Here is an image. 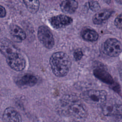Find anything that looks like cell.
<instances>
[{
	"label": "cell",
	"mask_w": 122,
	"mask_h": 122,
	"mask_svg": "<svg viewBox=\"0 0 122 122\" xmlns=\"http://www.w3.org/2000/svg\"><path fill=\"white\" fill-rule=\"evenodd\" d=\"M56 108L61 115L78 120L86 118L88 114L86 105L73 94L63 96L58 102Z\"/></svg>",
	"instance_id": "cell-1"
},
{
	"label": "cell",
	"mask_w": 122,
	"mask_h": 122,
	"mask_svg": "<svg viewBox=\"0 0 122 122\" xmlns=\"http://www.w3.org/2000/svg\"><path fill=\"white\" fill-rule=\"evenodd\" d=\"M49 62L53 73L58 77L66 76L71 66L70 57L62 51L53 53L50 58Z\"/></svg>",
	"instance_id": "cell-2"
},
{
	"label": "cell",
	"mask_w": 122,
	"mask_h": 122,
	"mask_svg": "<svg viewBox=\"0 0 122 122\" xmlns=\"http://www.w3.org/2000/svg\"><path fill=\"white\" fill-rule=\"evenodd\" d=\"M81 97L89 103L102 105L106 101L107 93L104 90L90 89L84 91Z\"/></svg>",
	"instance_id": "cell-3"
},
{
	"label": "cell",
	"mask_w": 122,
	"mask_h": 122,
	"mask_svg": "<svg viewBox=\"0 0 122 122\" xmlns=\"http://www.w3.org/2000/svg\"><path fill=\"white\" fill-rule=\"evenodd\" d=\"M102 112L106 116L122 118V102L111 100L101 105Z\"/></svg>",
	"instance_id": "cell-4"
},
{
	"label": "cell",
	"mask_w": 122,
	"mask_h": 122,
	"mask_svg": "<svg viewBox=\"0 0 122 122\" xmlns=\"http://www.w3.org/2000/svg\"><path fill=\"white\" fill-rule=\"evenodd\" d=\"M37 35L39 40L45 48L51 49L53 47L55 44L54 37L48 27L45 25L39 26Z\"/></svg>",
	"instance_id": "cell-5"
},
{
	"label": "cell",
	"mask_w": 122,
	"mask_h": 122,
	"mask_svg": "<svg viewBox=\"0 0 122 122\" xmlns=\"http://www.w3.org/2000/svg\"><path fill=\"white\" fill-rule=\"evenodd\" d=\"M103 51L110 57H117L122 52V44L115 38H109L104 42L103 46Z\"/></svg>",
	"instance_id": "cell-6"
},
{
	"label": "cell",
	"mask_w": 122,
	"mask_h": 122,
	"mask_svg": "<svg viewBox=\"0 0 122 122\" xmlns=\"http://www.w3.org/2000/svg\"><path fill=\"white\" fill-rule=\"evenodd\" d=\"M6 62L10 68L17 71H23L26 65L24 57L19 51L14 52L7 57Z\"/></svg>",
	"instance_id": "cell-7"
},
{
	"label": "cell",
	"mask_w": 122,
	"mask_h": 122,
	"mask_svg": "<svg viewBox=\"0 0 122 122\" xmlns=\"http://www.w3.org/2000/svg\"><path fill=\"white\" fill-rule=\"evenodd\" d=\"M38 77L32 74L25 73L17 77L15 80L16 84L20 88L34 86L38 83Z\"/></svg>",
	"instance_id": "cell-8"
},
{
	"label": "cell",
	"mask_w": 122,
	"mask_h": 122,
	"mask_svg": "<svg viewBox=\"0 0 122 122\" xmlns=\"http://www.w3.org/2000/svg\"><path fill=\"white\" fill-rule=\"evenodd\" d=\"M49 23L53 28L60 29L65 28L73 22V19L70 16L64 14H59L51 17L49 20Z\"/></svg>",
	"instance_id": "cell-9"
},
{
	"label": "cell",
	"mask_w": 122,
	"mask_h": 122,
	"mask_svg": "<svg viewBox=\"0 0 122 122\" xmlns=\"http://www.w3.org/2000/svg\"><path fill=\"white\" fill-rule=\"evenodd\" d=\"M2 120L3 122H21V116L20 113L13 107L6 108L2 115Z\"/></svg>",
	"instance_id": "cell-10"
},
{
	"label": "cell",
	"mask_w": 122,
	"mask_h": 122,
	"mask_svg": "<svg viewBox=\"0 0 122 122\" xmlns=\"http://www.w3.org/2000/svg\"><path fill=\"white\" fill-rule=\"evenodd\" d=\"M0 51L6 58L14 52L19 51L12 42L5 38H2L0 40Z\"/></svg>",
	"instance_id": "cell-11"
},
{
	"label": "cell",
	"mask_w": 122,
	"mask_h": 122,
	"mask_svg": "<svg viewBox=\"0 0 122 122\" xmlns=\"http://www.w3.org/2000/svg\"><path fill=\"white\" fill-rule=\"evenodd\" d=\"M79 6L77 0H61L60 6L61 11L65 13H74Z\"/></svg>",
	"instance_id": "cell-12"
},
{
	"label": "cell",
	"mask_w": 122,
	"mask_h": 122,
	"mask_svg": "<svg viewBox=\"0 0 122 122\" xmlns=\"http://www.w3.org/2000/svg\"><path fill=\"white\" fill-rule=\"evenodd\" d=\"M10 33L12 38L17 42H21L26 38L24 30L17 25H12L10 26Z\"/></svg>",
	"instance_id": "cell-13"
},
{
	"label": "cell",
	"mask_w": 122,
	"mask_h": 122,
	"mask_svg": "<svg viewBox=\"0 0 122 122\" xmlns=\"http://www.w3.org/2000/svg\"><path fill=\"white\" fill-rule=\"evenodd\" d=\"M93 73L95 77L104 83L108 84H112L114 83L112 76L102 68H97L95 69L93 71Z\"/></svg>",
	"instance_id": "cell-14"
},
{
	"label": "cell",
	"mask_w": 122,
	"mask_h": 122,
	"mask_svg": "<svg viewBox=\"0 0 122 122\" xmlns=\"http://www.w3.org/2000/svg\"><path fill=\"white\" fill-rule=\"evenodd\" d=\"M113 11L111 10H104L95 13L92 19L94 24L99 25L108 20L112 15Z\"/></svg>",
	"instance_id": "cell-15"
},
{
	"label": "cell",
	"mask_w": 122,
	"mask_h": 122,
	"mask_svg": "<svg viewBox=\"0 0 122 122\" xmlns=\"http://www.w3.org/2000/svg\"><path fill=\"white\" fill-rule=\"evenodd\" d=\"M82 38L87 41L94 42L99 38V34L96 31L91 29H85L81 33Z\"/></svg>",
	"instance_id": "cell-16"
},
{
	"label": "cell",
	"mask_w": 122,
	"mask_h": 122,
	"mask_svg": "<svg viewBox=\"0 0 122 122\" xmlns=\"http://www.w3.org/2000/svg\"><path fill=\"white\" fill-rule=\"evenodd\" d=\"M28 11L32 14L37 12L40 8L39 0H22Z\"/></svg>",
	"instance_id": "cell-17"
},
{
	"label": "cell",
	"mask_w": 122,
	"mask_h": 122,
	"mask_svg": "<svg viewBox=\"0 0 122 122\" xmlns=\"http://www.w3.org/2000/svg\"><path fill=\"white\" fill-rule=\"evenodd\" d=\"M87 7L92 11L96 12L100 10V5L99 3L95 0H90L87 3Z\"/></svg>",
	"instance_id": "cell-18"
},
{
	"label": "cell",
	"mask_w": 122,
	"mask_h": 122,
	"mask_svg": "<svg viewBox=\"0 0 122 122\" xmlns=\"http://www.w3.org/2000/svg\"><path fill=\"white\" fill-rule=\"evenodd\" d=\"M114 23L117 28L120 29H122V13L116 17L114 20Z\"/></svg>",
	"instance_id": "cell-19"
},
{
	"label": "cell",
	"mask_w": 122,
	"mask_h": 122,
	"mask_svg": "<svg viewBox=\"0 0 122 122\" xmlns=\"http://www.w3.org/2000/svg\"><path fill=\"white\" fill-rule=\"evenodd\" d=\"M83 56V53L81 51V50L80 49H78L76 50L73 52L74 58L77 61H78L81 60Z\"/></svg>",
	"instance_id": "cell-20"
},
{
	"label": "cell",
	"mask_w": 122,
	"mask_h": 122,
	"mask_svg": "<svg viewBox=\"0 0 122 122\" xmlns=\"http://www.w3.org/2000/svg\"><path fill=\"white\" fill-rule=\"evenodd\" d=\"M7 14V12L5 8L2 6L0 5V17L1 18H4Z\"/></svg>",
	"instance_id": "cell-21"
},
{
	"label": "cell",
	"mask_w": 122,
	"mask_h": 122,
	"mask_svg": "<svg viewBox=\"0 0 122 122\" xmlns=\"http://www.w3.org/2000/svg\"><path fill=\"white\" fill-rule=\"evenodd\" d=\"M103 0L107 4H110L111 1V0Z\"/></svg>",
	"instance_id": "cell-22"
},
{
	"label": "cell",
	"mask_w": 122,
	"mask_h": 122,
	"mask_svg": "<svg viewBox=\"0 0 122 122\" xmlns=\"http://www.w3.org/2000/svg\"><path fill=\"white\" fill-rule=\"evenodd\" d=\"M115 0L119 4H122V0Z\"/></svg>",
	"instance_id": "cell-23"
},
{
	"label": "cell",
	"mask_w": 122,
	"mask_h": 122,
	"mask_svg": "<svg viewBox=\"0 0 122 122\" xmlns=\"http://www.w3.org/2000/svg\"></svg>",
	"instance_id": "cell-24"
}]
</instances>
